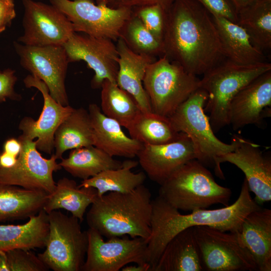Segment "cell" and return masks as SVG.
<instances>
[{
  "mask_svg": "<svg viewBox=\"0 0 271 271\" xmlns=\"http://www.w3.org/2000/svg\"><path fill=\"white\" fill-rule=\"evenodd\" d=\"M6 28V27L0 25V34L4 31Z\"/></svg>",
  "mask_w": 271,
  "mask_h": 271,
  "instance_id": "46",
  "label": "cell"
},
{
  "mask_svg": "<svg viewBox=\"0 0 271 271\" xmlns=\"http://www.w3.org/2000/svg\"><path fill=\"white\" fill-rule=\"evenodd\" d=\"M122 271H151V266L148 262L143 264L125 265L123 267Z\"/></svg>",
  "mask_w": 271,
  "mask_h": 271,
  "instance_id": "43",
  "label": "cell"
},
{
  "mask_svg": "<svg viewBox=\"0 0 271 271\" xmlns=\"http://www.w3.org/2000/svg\"><path fill=\"white\" fill-rule=\"evenodd\" d=\"M49 232L48 213L43 209L22 224L0 225V252L45 247Z\"/></svg>",
  "mask_w": 271,
  "mask_h": 271,
  "instance_id": "25",
  "label": "cell"
},
{
  "mask_svg": "<svg viewBox=\"0 0 271 271\" xmlns=\"http://www.w3.org/2000/svg\"><path fill=\"white\" fill-rule=\"evenodd\" d=\"M88 111L93 129V146L112 157H137L143 147L142 143L126 135L120 124L104 114L97 104H90Z\"/></svg>",
  "mask_w": 271,
  "mask_h": 271,
  "instance_id": "20",
  "label": "cell"
},
{
  "mask_svg": "<svg viewBox=\"0 0 271 271\" xmlns=\"http://www.w3.org/2000/svg\"><path fill=\"white\" fill-rule=\"evenodd\" d=\"M48 194L0 183V222L24 220L38 214Z\"/></svg>",
  "mask_w": 271,
  "mask_h": 271,
  "instance_id": "26",
  "label": "cell"
},
{
  "mask_svg": "<svg viewBox=\"0 0 271 271\" xmlns=\"http://www.w3.org/2000/svg\"><path fill=\"white\" fill-rule=\"evenodd\" d=\"M72 23L75 32L117 41L121 29L132 14L127 8H111L93 0H50Z\"/></svg>",
  "mask_w": 271,
  "mask_h": 271,
  "instance_id": "10",
  "label": "cell"
},
{
  "mask_svg": "<svg viewBox=\"0 0 271 271\" xmlns=\"http://www.w3.org/2000/svg\"><path fill=\"white\" fill-rule=\"evenodd\" d=\"M207 99L206 92L199 88L168 118L177 132L191 139L197 151V160L215 165L218 157L235 149L237 139L233 136L231 143L228 144L216 137L204 110Z\"/></svg>",
  "mask_w": 271,
  "mask_h": 271,
  "instance_id": "8",
  "label": "cell"
},
{
  "mask_svg": "<svg viewBox=\"0 0 271 271\" xmlns=\"http://www.w3.org/2000/svg\"><path fill=\"white\" fill-rule=\"evenodd\" d=\"M101 110L127 129L142 111L137 101L117 83L105 80L101 87Z\"/></svg>",
  "mask_w": 271,
  "mask_h": 271,
  "instance_id": "33",
  "label": "cell"
},
{
  "mask_svg": "<svg viewBox=\"0 0 271 271\" xmlns=\"http://www.w3.org/2000/svg\"><path fill=\"white\" fill-rule=\"evenodd\" d=\"M203 270H258L255 261L237 233L206 226L193 227Z\"/></svg>",
  "mask_w": 271,
  "mask_h": 271,
  "instance_id": "9",
  "label": "cell"
},
{
  "mask_svg": "<svg viewBox=\"0 0 271 271\" xmlns=\"http://www.w3.org/2000/svg\"><path fill=\"white\" fill-rule=\"evenodd\" d=\"M127 129L131 138L143 145L169 143L176 140L180 134L168 117L153 112L141 111Z\"/></svg>",
  "mask_w": 271,
  "mask_h": 271,
  "instance_id": "32",
  "label": "cell"
},
{
  "mask_svg": "<svg viewBox=\"0 0 271 271\" xmlns=\"http://www.w3.org/2000/svg\"><path fill=\"white\" fill-rule=\"evenodd\" d=\"M163 55L194 75L226 59L211 14L194 0H176L166 12Z\"/></svg>",
  "mask_w": 271,
  "mask_h": 271,
  "instance_id": "1",
  "label": "cell"
},
{
  "mask_svg": "<svg viewBox=\"0 0 271 271\" xmlns=\"http://www.w3.org/2000/svg\"><path fill=\"white\" fill-rule=\"evenodd\" d=\"M21 65L43 81L51 96L63 106L69 105L65 81L69 63L63 46H29L14 43Z\"/></svg>",
  "mask_w": 271,
  "mask_h": 271,
  "instance_id": "12",
  "label": "cell"
},
{
  "mask_svg": "<svg viewBox=\"0 0 271 271\" xmlns=\"http://www.w3.org/2000/svg\"><path fill=\"white\" fill-rule=\"evenodd\" d=\"M243 245L253 256L257 270H271V210L259 208L243 219L237 232Z\"/></svg>",
  "mask_w": 271,
  "mask_h": 271,
  "instance_id": "22",
  "label": "cell"
},
{
  "mask_svg": "<svg viewBox=\"0 0 271 271\" xmlns=\"http://www.w3.org/2000/svg\"><path fill=\"white\" fill-rule=\"evenodd\" d=\"M138 164L136 161H125L121 167L104 171L94 177L82 180L78 186L94 188L97 191L98 196L109 192H130L144 184L146 179L145 173H134L131 171Z\"/></svg>",
  "mask_w": 271,
  "mask_h": 271,
  "instance_id": "30",
  "label": "cell"
},
{
  "mask_svg": "<svg viewBox=\"0 0 271 271\" xmlns=\"http://www.w3.org/2000/svg\"><path fill=\"white\" fill-rule=\"evenodd\" d=\"M93 129L88 111L74 108L57 128L54 135L55 156L62 159L65 152L93 146Z\"/></svg>",
  "mask_w": 271,
  "mask_h": 271,
  "instance_id": "28",
  "label": "cell"
},
{
  "mask_svg": "<svg viewBox=\"0 0 271 271\" xmlns=\"http://www.w3.org/2000/svg\"><path fill=\"white\" fill-rule=\"evenodd\" d=\"M271 70V64L263 62L241 65L226 59L203 75L200 88L207 93L204 106L213 131L229 125L230 102L245 86L261 74Z\"/></svg>",
  "mask_w": 271,
  "mask_h": 271,
  "instance_id": "5",
  "label": "cell"
},
{
  "mask_svg": "<svg viewBox=\"0 0 271 271\" xmlns=\"http://www.w3.org/2000/svg\"><path fill=\"white\" fill-rule=\"evenodd\" d=\"M212 15H218L237 22V12L231 0H194Z\"/></svg>",
  "mask_w": 271,
  "mask_h": 271,
  "instance_id": "37",
  "label": "cell"
},
{
  "mask_svg": "<svg viewBox=\"0 0 271 271\" xmlns=\"http://www.w3.org/2000/svg\"><path fill=\"white\" fill-rule=\"evenodd\" d=\"M24 83L26 87H35L42 93L44 104L37 120L29 116L21 119L18 125L22 132L21 136L35 140L38 150L51 154L54 150L55 131L74 108L58 103L50 94L45 83L38 77L29 75L24 79Z\"/></svg>",
  "mask_w": 271,
  "mask_h": 271,
  "instance_id": "17",
  "label": "cell"
},
{
  "mask_svg": "<svg viewBox=\"0 0 271 271\" xmlns=\"http://www.w3.org/2000/svg\"><path fill=\"white\" fill-rule=\"evenodd\" d=\"M24 7L22 44L36 46H63L75 31L66 16L52 5L22 0Z\"/></svg>",
  "mask_w": 271,
  "mask_h": 271,
  "instance_id": "14",
  "label": "cell"
},
{
  "mask_svg": "<svg viewBox=\"0 0 271 271\" xmlns=\"http://www.w3.org/2000/svg\"><path fill=\"white\" fill-rule=\"evenodd\" d=\"M116 46L119 56L117 84L133 97L142 112H152L143 80L148 66L156 59L134 53L121 38L117 40Z\"/></svg>",
  "mask_w": 271,
  "mask_h": 271,
  "instance_id": "21",
  "label": "cell"
},
{
  "mask_svg": "<svg viewBox=\"0 0 271 271\" xmlns=\"http://www.w3.org/2000/svg\"><path fill=\"white\" fill-rule=\"evenodd\" d=\"M49 232L45 249L38 254L49 269L53 271H81L87 246V231L73 216L60 211L48 213Z\"/></svg>",
  "mask_w": 271,
  "mask_h": 271,
  "instance_id": "7",
  "label": "cell"
},
{
  "mask_svg": "<svg viewBox=\"0 0 271 271\" xmlns=\"http://www.w3.org/2000/svg\"><path fill=\"white\" fill-rule=\"evenodd\" d=\"M119 38L133 52L156 58L163 55L162 43L133 12L123 26Z\"/></svg>",
  "mask_w": 271,
  "mask_h": 271,
  "instance_id": "34",
  "label": "cell"
},
{
  "mask_svg": "<svg viewBox=\"0 0 271 271\" xmlns=\"http://www.w3.org/2000/svg\"><path fill=\"white\" fill-rule=\"evenodd\" d=\"M87 232V250L81 271H118L130 263L148 262L147 239L124 235L104 240L94 229Z\"/></svg>",
  "mask_w": 271,
  "mask_h": 271,
  "instance_id": "11",
  "label": "cell"
},
{
  "mask_svg": "<svg viewBox=\"0 0 271 271\" xmlns=\"http://www.w3.org/2000/svg\"><path fill=\"white\" fill-rule=\"evenodd\" d=\"M63 46L69 63L83 60L93 70L92 88H101L105 80L116 83L119 56L113 41L75 32Z\"/></svg>",
  "mask_w": 271,
  "mask_h": 271,
  "instance_id": "15",
  "label": "cell"
},
{
  "mask_svg": "<svg viewBox=\"0 0 271 271\" xmlns=\"http://www.w3.org/2000/svg\"><path fill=\"white\" fill-rule=\"evenodd\" d=\"M200 80L178 63L160 57L149 64L143 80L152 112L170 117L200 88Z\"/></svg>",
  "mask_w": 271,
  "mask_h": 271,
  "instance_id": "6",
  "label": "cell"
},
{
  "mask_svg": "<svg viewBox=\"0 0 271 271\" xmlns=\"http://www.w3.org/2000/svg\"><path fill=\"white\" fill-rule=\"evenodd\" d=\"M152 194L144 184L128 192L98 196L86 213L89 228L109 238L124 235L147 239L151 235Z\"/></svg>",
  "mask_w": 271,
  "mask_h": 271,
  "instance_id": "3",
  "label": "cell"
},
{
  "mask_svg": "<svg viewBox=\"0 0 271 271\" xmlns=\"http://www.w3.org/2000/svg\"><path fill=\"white\" fill-rule=\"evenodd\" d=\"M98 197L95 188L80 187L74 180L64 177L56 183L54 191L48 194L43 209L47 213L60 209L67 210L81 222L87 207Z\"/></svg>",
  "mask_w": 271,
  "mask_h": 271,
  "instance_id": "27",
  "label": "cell"
},
{
  "mask_svg": "<svg viewBox=\"0 0 271 271\" xmlns=\"http://www.w3.org/2000/svg\"><path fill=\"white\" fill-rule=\"evenodd\" d=\"M72 176L86 180L109 169L120 168L123 162L115 160L101 149L90 146L72 150L59 163Z\"/></svg>",
  "mask_w": 271,
  "mask_h": 271,
  "instance_id": "29",
  "label": "cell"
},
{
  "mask_svg": "<svg viewBox=\"0 0 271 271\" xmlns=\"http://www.w3.org/2000/svg\"><path fill=\"white\" fill-rule=\"evenodd\" d=\"M176 0H97L96 3L104 4L111 8H136L158 5L167 12Z\"/></svg>",
  "mask_w": 271,
  "mask_h": 271,
  "instance_id": "38",
  "label": "cell"
},
{
  "mask_svg": "<svg viewBox=\"0 0 271 271\" xmlns=\"http://www.w3.org/2000/svg\"><path fill=\"white\" fill-rule=\"evenodd\" d=\"M22 148L14 166L0 168V183L25 189L52 193L56 187L53 173L62 168L55 155L49 159L42 157L35 140L20 136Z\"/></svg>",
  "mask_w": 271,
  "mask_h": 271,
  "instance_id": "13",
  "label": "cell"
},
{
  "mask_svg": "<svg viewBox=\"0 0 271 271\" xmlns=\"http://www.w3.org/2000/svg\"><path fill=\"white\" fill-rule=\"evenodd\" d=\"M193 227L176 234L167 244L153 271H202Z\"/></svg>",
  "mask_w": 271,
  "mask_h": 271,
  "instance_id": "24",
  "label": "cell"
},
{
  "mask_svg": "<svg viewBox=\"0 0 271 271\" xmlns=\"http://www.w3.org/2000/svg\"><path fill=\"white\" fill-rule=\"evenodd\" d=\"M17 80L15 70L11 69L0 70V103L7 99L18 100L21 98L14 89Z\"/></svg>",
  "mask_w": 271,
  "mask_h": 271,
  "instance_id": "39",
  "label": "cell"
},
{
  "mask_svg": "<svg viewBox=\"0 0 271 271\" xmlns=\"http://www.w3.org/2000/svg\"><path fill=\"white\" fill-rule=\"evenodd\" d=\"M132 11L148 30L162 42L166 12L158 5L136 8Z\"/></svg>",
  "mask_w": 271,
  "mask_h": 271,
  "instance_id": "36",
  "label": "cell"
},
{
  "mask_svg": "<svg viewBox=\"0 0 271 271\" xmlns=\"http://www.w3.org/2000/svg\"><path fill=\"white\" fill-rule=\"evenodd\" d=\"M250 192L244 179L239 195L233 204L216 209L195 210L188 214H181L159 195L152 200L151 235L147 249L151 271L168 242L187 228L206 226L224 231L238 232L246 216L260 208Z\"/></svg>",
  "mask_w": 271,
  "mask_h": 271,
  "instance_id": "2",
  "label": "cell"
},
{
  "mask_svg": "<svg viewBox=\"0 0 271 271\" xmlns=\"http://www.w3.org/2000/svg\"><path fill=\"white\" fill-rule=\"evenodd\" d=\"M9 271H47L48 267L30 249L16 248L5 252Z\"/></svg>",
  "mask_w": 271,
  "mask_h": 271,
  "instance_id": "35",
  "label": "cell"
},
{
  "mask_svg": "<svg viewBox=\"0 0 271 271\" xmlns=\"http://www.w3.org/2000/svg\"><path fill=\"white\" fill-rule=\"evenodd\" d=\"M212 16L227 59L241 65L265 62L263 52L253 43L242 27L221 16Z\"/></svg>",
  "mask_w": 271,
  "mask_h": 271,
  "instance_id": "23",
  "label": "cell"
},
{
  "mask_svg": "<svg viewBox=\"0 0 271 271\" xmlns=\"http://www.w3.org/2000/svg\"><path fill=\"white\" fill-rule=\"evenodd\" d=\"M137 157L146 174L161 185L185 163L197 159V153L191 139L180 132L176 140L169 143L144 145Z\"/></svg>",
  "mask_w": 271,
  "mask_h": 271,
  "instance_id": "18",
  "label": "cell"
},
{
  "mask_svg": "<svg viewBox=\"0 0 271 271\" xmlns=\"http://www.w3.org/2000/svg\"><path fill=\"white\" fill-rule=\"evenodd\" d=\"M22 148V143L19 139L11 138L5 142L3 151L18 158Z\"/></svg>",
  "mask_w": 271,
  "mask_h": 271,
  "instance_id": "41",
  "label": "cell"
},
{
  "mask_svg": "<svg viewBox=\"0 0 271 271\" xmlns=\"http://www.w3.org/2000/svg\"><path fill=\"white\" fill-rule=\"evenodd\" d=\"M263 52L271 48V0H254L237 12L236 22Z\"/></svg>",
  "mask_w": 271,
  "mask_h": 271,
  "instance_id": "31",
  "label": "cell"
},
{
  "mask_svg": "<svg viewBox=\"0 0 271 271\" xmlns=\"http://www.w3.org/2000/svg\"><path fill=\"white\" fill-rule=\"evenodd\" d=\"M271 70L259 76L242 88L231 100L229 124L234 130L249 124L259 125L270 115Z\"/></svg>",
  "mask_w": 271,
  "mask_h": 271,
  "instance_id": "19",
  "label": "cell"
},
{
  "mask_svg": "<svg viewBox=\"0 0 271 271\" xmlns=\"http://www.w3.org/2000/svg\"><path fill=\"white\" fill-rule=\"evenodd\" d=\"M17 158L6 152H3L0 154V168L9 169L15 165Z\"/></svg>",
  "mask_w": 271,
  "mask_h": 271,
  "instance_id": "42",
  "label": "cell"
},
{
  "mask_svg": "<svg viewBox=\"0 0 271 271\" xmlns=\"http://www.w3.org/2000/svg\"><path fill=\"white\" fill-rule=\"evenodd\" d=\"M0 271H9L5 252H0Z\"/></svg>",
  "mask_w": 271,
  "mask_h": 271,
  "instance_id": "45",
  "label": "cell"
},
{
  "mask_svg": "<svg viewBox=\"0 0 271 271\" xmlns=\"http://www.w3.org/2000/svg\"><path fill=\"white\" fill-rule=\"evenodd\" d=\"M159 196L178 210L207 209L212 205H229L231 191L217 183L210 172L197 159L174 172L161 185Z\"/></svg>",
  "mask_w": 271,
  "mask_h": 271,
  "instance_id": "4",
  "label": "cell"
},
{
  "mask_svg": "<svg viewBox=\"0 0 271 271\" xmlns=\"http://www.w3.org/2000/svg\"><path fill=\"white\" fill-rule=\"evenodd\" d=\"M234 5L237 12L246 5L251 3L254 0H231Z\"/></svg>",
  "mask_w": 271,
  "mask_h": 271,
  "instance_id": "44",
  "label": "cell"
},
{
  "mask_svg": "<svg viewBox=\"0 0 271 271\" xmlns=\"http://www.w3.org/2000/svg\"><path fill=\"white\" fill-rule=\"evenodd\" d=\"M16 13L13 0H0V25L10 26Z\"/></svg>",
  "mask_w": 271,
  "mask_h": 271,
  "instance_id": "40",
  "label": "cell"
},
{
  "mask_svg": "<svg viewBox=\"0 0 271 271\" xmlns=\"http://www.w3.org/2000/svg\"><path fill=\"white\" fill-rule=\"evenodd\" d=\"M235 149L218 157L215 163L216 174L224 177L220 164L229 162L244 174L250 191L255 195V201L261 205L271 200V160L265 156L259 146L237 136Z\"/></svg>",
  "mask_w": 271,
  "mask_h": 271,
  "instance_id": "16",
  "label": "cell"
}]
</instances>
